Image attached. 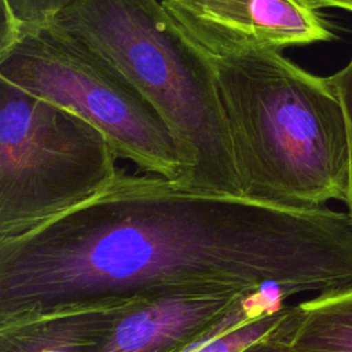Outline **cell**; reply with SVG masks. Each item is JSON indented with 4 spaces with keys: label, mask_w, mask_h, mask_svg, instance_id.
<instances>
[{
    "label": "cell",
    "mask_w": 352,
    "mask_h": 352,
    "mask_svg": "<svg viewBox=\"0 0 352 352\" xmlns=\"http://www.w3.org/2000/svg\"><path fill=\"white\" fill-rule=\"evenodd\" d=\"M297 1H300L304 7L312 11H318L326 7H340V8L352 11V0H297Z\"/></svg>",
    "instance_id": "cell-14"
},
{
    "label": "cell",
    "mask_w": 352,
    "mask_h": 352,
    "mask_svg": "<svg viewBox=\"0 0 352 352\" xmlns=\"http://www.w3.org/2000/svg\"><path fill=\"white\" fill-rule=\"evenodd\" d=\"M274 334L287 352H352V286L287 305Z\"/></svg>",
    "instance_id": "cell-9"
},
{
    "label": "cell",
    "mask_w": 352,
    "mask_h": 352,
    "mask_svg": "<svg viewBox=\"0 0 352 352\" xmlns=\"http://www.w3.org/2000/svg\"><path fill=\"white\" fill-rule=\"evenodd\" d=\"M275 330V329H274ZM274 330L265 336L264 338L250 344L249 346H246L243 351L241 352H287L283 346V344L276 338V336L274 334Z\"/></svg>",
    "instance_id": "cell-13"
},
{
    "label": "cell",
    "mask_w": 352,
    "mask_h": 352,
    "mask_svg": "<svg viewBox=\"0 0 352 352\" xmlns=\"http://www.w3.org/2000/svg\"><path fill=\"white\" fill-rule=\"evenodd\" d=\"M70 0H1V36L50 23Z\"/></svg>",
    "instance_id": "cell-11"
},
{
    "label": "cell",
    "mask_w": 352,
    "mask_h": 352,
    "mask_svg": "<svg viewBox=\"0 0 352 352\" xmlns=\"http://www.w3.org/2000/svg\"><path fill=\"white\" fill-rule=\"evenodd\" d=\"M276 293L170 292L140 296L120 315L98 352H176L245 315L285 307Z\"/></svg>",
    "instance_id": "cell-7"
},
{
    "label": "cell",
    "mask_w": 352,
    "mask_h": 352,
    "mask_svg": "<svg viewBox=\"0 0 352 352\" xmlns=\"http://www.w3.org/2000/svg\"><path fill=\"white\" fill-rule=\"evenodd\" d=\"M117 160L92 124L0 80V242L100 194L120 172Z\"/></svg>",
    "instance_id": "cell-5"
},
{
    "label": "cell",
    "mask_w": 352,
    "mask_h": 352,
    "mask_svg": "<svg viewBox=\"0 0 352 352\" xmlns=\"http://www.w3.org/2000/svg\"><path fill=\"white\" fill-rule=\"evenodd\" d=\"M210 59L243 195L294 208L344 202L348 133L327 77L278 50Z\"/></svg>",
    "instance_id": "cell-2"
},
{
    "label": "cell",
    "mask_w": 352,
    "mask_h": 352,
    "mask_svg": "<svg viewBox=\"0 0 352 352\" xmlns=\"http://www.w3.org/2000/svg\"><path fill=\"white\" fill-rule=\"evenodd\" d=\"M213 59L327 41L333 32L297 0H158Z\"/></svg>",
    "instance_id": "cell-6"
},
{
    "label": "cell",
    "mask_w": 352,
    "mask_h": 352,
    "mask_svg": "<svg viewBox=\"0 0 352 352\" xmlns=\"http://www.w3.org/2000/svg\"><path fill=\"white\" fill-rule=\"evenodd\" d=\"M109 59L176 139L179 184L243 195L212 59L158 0H70L51 21Z\"/></svg>",
    "instance_id": "cell-3"
},
{
    "label": "cell",
    "mask_w": 352,
    "mask_h": 352,
    "mask_svg": "<svg viewBox=\"0 0 352 352\" xmlns=\"http://www.w3.org/2000/svg\"><path fill=\"white\" fill-rule=\"evenodd\" d=\"M327 81L336 92L342 106L344 118L348 133V151H349V166H348V187L345 204L348 213L352 217V56L348 63L337 73L327 77Z\"/></svg>",
    "instance_id": "cell-12"
},
{
    "label": "cell",
    "mask_w": 352,
    "mask_h": 352,
    "mask_svg": "<svg viewBox=\"0 0 352 352\" xmlns=\"http://www.w3.org/2000/svg\"><path fill=\"white\" fill-rule=\"evenodd\" d=\"M352 286V217L194 190L120 169L81 206L0 242V323L170 292H329Z\"/></svg>",
    "instance_id": "cell-1"
},
{
    "label": "cell",
    "mask_w": 352,
    "mask_h": 352,
    "mask_svg": "<svg viewBox=\"0 0 352 352\" xmlns=\"http://www.w3.org/2000/svg\"><path fill=\"white\" fill-rule=\"evenodd\" d=\"M140 296L99 300L0 323V352H98Z\"/></svg>",
    "instance_id": "cell-8"
},
{
    "label": "cell",
    "mask_w": 352,
    "mask_h": 352,
    "mask_svg": "<svg viewBox=\"0 0 352 352\" xmlns=\"http://www.w3.org/2000/svg\"><path fill=\"white\" fill-rule=\"evenodd\" d=\"M286 305L264 315L241 316L209 337L176 352H241L268 336L282 320Z\"/></svg>",
    "instance_id": "cell-10"
},
{
    "label": "cell",
    "mask_w": 352,
    "mask_h": 352,
    "mask_svg": "<svg viewBox=\"0 0 352 352\" xmlns=\"http://www.w3.org/2000/svg\"><path fill=\"white\" fill-rule=\"evenodd\" d=\"M0 80L84 118L118 158L147 173L183 177L179 144L155 109L109 59L56 23L1 37Z\"/></svg>",
    "instance_id": "cell-4"
}]
</instances>
